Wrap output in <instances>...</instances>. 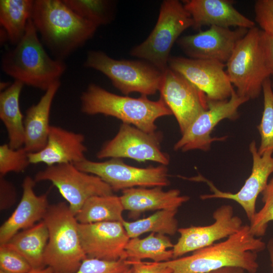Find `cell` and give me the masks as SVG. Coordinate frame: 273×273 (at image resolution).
I'll use <instances>...</instances> for the list:
<instances>
[{"mask_svg":"<svg viewBox=\"0 0 273 273\" xmlns=\"http://www.w3.org/2000/svg\"><path fill=\"white\" fill-rule=\"evenodd\" d=\"M27 273H54L53 269L49 266L42 268H32Z\"/></svg>","mask_w":273,"mask_h":273,"instance_id":"b9f144b4","label":"cell"},{"mask_svg":"<svg viewBox=\"0 0 273 273\" xmlns=\"http://www.w3.org/2000/svg\"><path fill=\"white\" fill-rule=\"evenodd\" d=\"M16 200V192L14 185L0 175V207L1 210L12 206Z\"/></svg>","mask_w":273,"mask_h":273,"instance_id":"74e56055","label":"cell"},{"mask_svg":"<svg viewBox=\"0 0 273 273\" xmlns=\"http://www.w3.org/2000/svg\"><path fill=\"white\" fill-rule=\"evenodd\" d=\"M248 30L212 26L197 33L180 37L176 42L190 58L216 60L225 64Z\"/></svg>","mask_w":273,"mask_h":273,"instance_id":"e0dca14e","label":"cell"},{"mask_svg":"<svg viewBox=\"0 0 273 273\" xmlns=\"http://www.w3.org/2000/svg\"><path fill=\"white\" fill-rule=\"evenodd\" d=\"M11 84H10L9 82H1V83H0L1 91L3 92V91L5 90L8 87H9Z\"/></svg>","mask_w":273,"mask_h":273,"instance_id":"7bdbcfd3","label":"cell"},{"mask_svg":"<svg viewBox=\"0 0 273 273\" xmlns=\"http://www.w3.org/2000/svg\"><path fill=\"white\" fill-rule=\"evenodd\" d=\"M161 131H144L133 125L122 123L112 139L106 142L97 153L99 159L127 158L138 162L153 161L167 166L169 155L161 150Z\"/></svg>","mask_w":273,"mask_h":273,"instance_id":"8fae6325","label":"cell"},{"mask_svg":"<svg viewBox=\"0 0 273 273\" xmlns=\"http://www.w3.org/2000/svg\"><path fill=\"white\" fill-rule=\"evenodd\" d=\"M173 246L167 236L154 233L143 239L131 238L125 248L126 259L142 261L150 259L156 262L169 261L173 259L172 250L169 249Z\"/></svg>","mask_w":273,"mask_h":273,"instance_id":"484cf974","label":"cell"},{"mask_svg":"<svg viewBox=\"0 0 273 273\" xmlns=\"http://www.w3.org/2000/svg\"><path fill=\"white\" fill-rule=\"evenodd\" d=\"M248 100L238 95L236 90L223 101L207 100L208 109L200 114L174 144L173 149L183 152L199 150L207 151L212 143L222 141L226 137L213 138L211 133L221 121L238 118V109Z\"/></svg>","mask_w":273,"mask_h":273,"instance_id":"7c38bea8","label":"cell"},{"mask_svg":"<svg viewBox=\"0 0 273 273\" xmlns=\"http://www.w3.org/2000/svg\"><path fill=\"white\" fill-rule=\"evenodd\" d=\"M261 41L267 69L273 77V37L261 30Z\"/></svg>","mask_w":273,"mask_h":273,"instance_id":"f35d334b","label":"cell"},{"mask_svg":"<svg viewBox=\"0 0 273 273\" xmlns=\"http://www.w3.org/2000/svg\"><path fill=\"white\" fill-rule=\"evenodd\" d=\"M1 68L15 80L46 91L60 81L67 66L48 54L30 18L20 41L2 55Z\"/></svg>","mask_w":273,"mask_h":273,"instance_id":"3957f363","label":"cell"},{"mask_svg":"<svg viewBox=\"0 0 273 273\" xmlns=\"http://www.w3.org/2000/svg\"><path fill=\"white\" fill-rule=\"evenodd\" d=\"M266 248L267 249L270 265L271 268V273H273V237L271 238L266 244Z\"/></svg>","mask_w":273,"mask_h":273,"instance_id":"60d3db41","label":"cell"},{"mask_svg":"<svg viewBox=\"0 0 273 273\" xmlns=\"http://www.w3.org/2000/svg\"><path fill=\"white\" fill-rule=\"evenodd\" d=\"M49 236L48 228L42 220L19 232L6 244L21 254L32 268H42L45 266L43 258Z\"/></svg>","mask_w":273,"mask_h":273,"instance_id":"d4e9b609","label":"cell"},{"mask_svg":"<svg viewBox=\"0 0 273 273\" xmlns=\"http://www.w3.org/2000/svg\"><path fill=\"white\" fill-rule=\"evenodd\" d=\"M271 87H272V90H273V77H272V80H271Z\"/></svg>","mask_w":273,"mask_h":273,"instance_id":"bcb514c9","label":"cell"},{"mask_svg":"<svg viewBox=\"0 0 273 273\" xmlns=\"http://www.w3.org/2000/svg\"><path fill=\"white\" fill-rule=\"evenodd\" d=\"M124 210L120 196L113 195L95 196L88 198L75 215L79 223L106 221L122 222Z\"/></svg>","mask_w":273,"mask_h":273,"instance_id":"4316f807","label":"cell"},{"mask_svg":"<svg viewBox=\"0 0 273 273\" xmlns=\"http://www.w3.org/2000/svg\"><path fill=\"white\" fill-rule=\"evenodd\" d=\"M33 3L34 0L0 1V24L11 44L16 45L24 36Z\"/></svg>","mask_w":273,"mask_h":273,"instance_id":"83f0119b","label":"cell"},{"mask_svg":"<svg viewBox=\"0 0 273 273\" xmlns=\"http://www.w3.org/2000/svg\"><path fill=\"white\" fill-rule=\"evenodd\" d=\"M159 91L160 98L174 116L181 134L208 109L205 94L169 67L163 72Z\"/></svg>","mask_w":273,"mask_h":273,"instance_id":"4fadbf2b","label":"cell"},{"mask_svg":"<svg viewBox=\"0 0 273 273\" xmlns=\"http://www.w3.org/2000/svg\"><path fill=\"white\" fill-rule=\"evenodd\" d=\"M31 19L55 59L64 61L94 35L97 27L63 0H34Z\"/></svg>","mask_w":273,"mask_h":273,"instance_id":"7a4b0ae2","label":"cell"},{"mask_svg":"<svg viewBox=\"0 0 273 273\" xmlns=\"http://www.w3.org/2000/svg\"><path fill=\"white\" fill-rule=\"evenodd\" d=\"M255 21L261 30L273 37V0H258L254 5Z\"/></svg>","mask_w":273,"mask_h":273,"instance_id":"d590c367","label":"cell"},{"mask_svg":"<svg viewBox=\"0 0 273 273\" xmlns=\"http://www.w3.org/2000/svg\"><path fill=\"white\" fill-rule=\"evenodd\" d=\"M83 66L104 74L125 95L132 93L154 95L159 90L163 75L147 62L116 60L101 51H88Z\"/></svg>","mask_w":273,"mask_h":273,"instance_id":"ba28073f","label":"cell"},{"mask_svg":"<svg viewBox=\"0 0 273 273\" xmlns=\"http://www.w3.org/2000/svg\"><path fill=\"white\" fill-rule=\"evenodd\" d=\"M0 268L8 273H27L32 269L28 262L7 244L0 245Z\"/></svg>","mask_w":273,"mask_h":273,"instance_id":"e575fe53","label":"cell"},{"mask_svg":"<svg viewBox=\"0 0 273 273\" xmlns=\"http://www.w3.org/2000/svg\"><path fill=\"white\" fill-rule=\"evenodd\" d=\"M77 15L97 27L108 24L114 18L115 3L108 0H63Z\"/></svg>","mask_w":273,"mask_h":273,"instance_id":"f546056e","label":"cell"},{"mask_svg":"<svg viewBox=\"0 0 273 273\" xmlns=\"http://www.w3.org/2000/svg\"><path fill=\"white\" fill-rule=\"evenodd\" d=\"M262 92L263 95V110L257 129L260 136L258 148L259 155L266 152L273 153V90L269 78L263 82Z\"/></svg>","mask_w":273,"mask_h":273,"instance_id":"4dcf8cb0","label":"cell"},{"mask_svg":"<svg viewBox=\"0 0 273 273\" xmlns=\"http://www.w3.org/2000/svg\"><path fill=\"white\" fill-rule=\"evenodd\" d=\"M176 209L158 210L153 214L134 221L124 220L122 223L130 239L151 232L162 235H174L177 232Z\"/></svg>","mask_w":273,"mask_h":273,"instance_id":"f1b7e54d","label":"cell"},{"mask_svg":"<svg viewBox=\"0 0 273 273\" xmlns=\"http://www.w3.org/2000/svg\"><path fill=\"white\" fill-rule=\"evenodd\" d=\"M245 270L240 267L230 266L220 268L209 273H245Z\"/></svg>","mask_w":273,"mask_h":273,"instance_id":"ab89813d","label":"cell"},{"mask_svg":"<svg viewBox=\"0 0 273 273\" xmlns=\"http://www.w3.org/2000/svg\"><path fill=\"white\" fill-rule=\"evenodd\" d=\"M193 25V19L183 3L164 0L152 32L145 40L131 49L130 54L144 59L164 72L168 68L169 54L173 44L184 31Z\"/></svg>","mask_w":273,"mask_h":273,"instance_id":"8992f818","label":"cell"},{"mask_svg":"<svg viewBox=\"0 0 273 273\" xmlns=\"http://www.w3.org/2000/svg\"><path fill=\"white\" fill-rule=\"evenodd\" d=\"M162 188L135 187L122 191L120 198L124 210L128 211L131 217H136L148 211L178 210L190 199L178 189L165 191Z\"/></svg>","mask_w":273,"mask_h":273,"instance_id":"7402d4cb","label":"cell"},{"mask_svg":"<svg viewBox=\"0 0 273 273\" xmlns=\"http://www.w3.org/2000/svg\"><path fill=\"white\" fill-rule=\"evenodd\" d=\"M24 85L17 80L0 94V119L8 134L9 145L13 149L23 147L25 143L24 116L19 103Z\"/></svg>","mask_w":273,"mask_h":273,"instance_id":"cb8c5ba5","label":"cell"},{"mask_svg":"<svg viewBox=\"0 0 273 273\" xmlns=\"http://www.w3.org/2000/svg\"><path fill=\"white\" fill-rule=\"evenodd\" d=\"M265 248L266 244L251 233L249 225L245 224L223 241L190 255L160 263L170 268L172 273H209L230 266L256 273L259 267L258 253Z\"/></svg>","mask_w":273,"mask_h":273,"instance_id":"6da1fadb","label":"cell"},{"mask_svg":"<svg viewBox=\"0 0 273 273\" xmlns=\"http://www.w3.org/2000/svg\"><path fill=\"white\" fill-rule=\"evenodd\" d=\"M61 85L60 81L53 84L36 104L29 107L24 118V148L30 153L43 149L46 145L49 130L50 116L53 100Z\"/></svg>","mask_w":273,"mask_h":273,"instance_id":"603a6c76","label":"cell"},{"mask_svg":"<svg viewBox=\"0 0 273 273\" xmlns=\"http://www.w3.org/2000/svg\"><path fill=\"white\" fill-rule=\"evenodd\" d=\"M214 222L206 226H191L178 229L179 237L172 250L173 259L189 252L208 247L239 231L244 224L241 218L234 214L233 207L222 205L213 213Z\"/></svg>","mask_w":273,"mask_h":273,"instance_id":"2e32d148","label":"cell"},{"mask_svg":"<svg viewBox=\"0 0 273 273\" xmlns=\"http://www.w3.org/2000/svg\"><path fill=\"white\" fill-rule=\"evenodd\" d=\"M183 4L193 19L192 27L196 29L204 26L247 29L255 26L253 21L234 7L233 1L188 0Z\"/></svg>","mask_w":273,"mask_h":273,"instance_id":"44dd1931","label":"cell"},{"mask_svg":"<svg viewBox=\"0 0 273 273\" xmlns=\"http://www.w3.org/2000/svg\"><path fill=\"white\" fill-rule=\"evenodd\" d=\"M123 273H133V271H132V269L131 267L128 269H127V270H126L125 271H124Z\"/></svg>","mask_w":273,"mask_h":273,"instance_id":"ee69618b","label":"cell"},{"mask_svg":"<svg viewBox=\"0 0 273 273\" xmlns=\"http://www.w3.org/2000/svg\"><path fill=\"white\" fill-rule=\"evenodd\" d=\"M34 179L36 182H52L68 202L75 216L88 198L113 194L110 186L101 178L79 170L72 163L47 166L37 172Z\"/></svg>","mask_w":273,"mask_h":273,"instance_id":"9c48e42d","label":"cell"},{"mask_svg":"<svg viewBox=\"0 0 273 273\" xmlns=\"http://www.w3.org/2000/svg\"><path fill=\"white\" fill-rule=\"evenodd\" d=\"M36 181L27 176L22 184V195L20 201L11 215L0 228V245L7 243L20 230L30 228L42 219L48 208L49 191L37 196L34 187Z\"/></svg>","mask_w":273,"mask_h":273,"instance_id":"ffe728a7","label":"cell"},{"mask_svg":"<svg viewBox=\"0 0 273 273\" xmlns=\"http://www.w3.org/2000/svg\"><path fill=\"white\" fill-rule=\"evenodd\" d=\"M261 194L263 205L256 211L249 224L251 233L258 238L265 234L269 222L273 221V177Z\"/></svg>","mask_w":273,"mask_h":273,"instance_id":"1f68e13d","label":"cell"},{"mask_svg":"<svg viewBox=\"0 0 273 273\" xmlns=\"http://www.w3.org/2000/svg\"><path fill=\"white\" fill-rule=\"evenodd\" d=\"M168 66L204 93L208 100H228L235 90L224 70L225 64L219 61L171 57Z\"/></svg>","mask_w":273,"mask_h":273,"instance_id":"5bb4252c","label":"cell"},{"mask_svg":"<svg viewBox=\"0 0 273 273\" xmlns=\"http://www.w3.org/2000/svg\"><path fill=\"white\" fill-rule=\"evenodd\" d=\"M131 266L133 273H172V270L160 262H144L126 259Z\"/></svg>","mask_w":273,"mask_h":273,"instance_id":"8d00e7d4","label":"cell"},{"mask_svg":"<svg viewBox=\"0 0 273 273\" xmlns=\"http://www.w3.org/2000/svg\"><path fill=\"white\" fill-rule=\"evenodd\" d=\"M29 153L24 147L11 148L8 144L0 146V175L5 176L11 172H23L30 164Z\"/></svg>","mask_w":273,"mask_h":273,"instance_id":"d6a6232c","label":"cell"},{"mask_svg":"<svg viewBox=\"0 0 273 273\" xmlns=\"http://www.w3.org/2000/svg\"><path fill=\"white\" fill-rule=\"evenodd\" d=\"M81 111L86 115L103 114L120 120L144 131L154 132L156 121L172 114L162 99L156 101L142 95L138 98L112 93L90 83L80 97Z\"/></svg>","mask_w":273,"mask_h":273,"instance_id":"277c9868","label":"cell"},{"mask_svg":"<svg viewBox=\"0 0 273 273\" xmlns=\"http://www.w3.org/2000/svg\"><path fill=\"white\" fill-rule=\"evenodd\" d=\"M0 273H8V272L0 269Z\"/></svg>","mask_w":273,"mask_h":273,"instance_id":"f6af8a7d","label":"cell"},{"mask_svg":"<svg viewBox=\"0 0 273 273\" xmlns=\"http://www.w3.org/2000/svg\"><path fill=\"white\" fill-rule=\"evenodd\" d=\"M84 135L51 125L48 140L41 150L28 154L30 164L42 163L47 166L63 163L73 164L85 159L87 149Z\"/></svg>","mask_w":273,"mask_h":273,"instance_id":"d6986e66","label":"cell"},{"mask_svg":"<svg viewBox=\"0 0 273 273\" xmlns=\"http://www.w3.org/2000/svg\"><path fill=\"white\" fill-rule=\"evenodd\" d=\"M78 228L87 258L110 261L126 259L125 248L130 238L122 222L79 223Z\"/></svg>","mask_w":273,"mask_h":273,"instance_id":"ac0fdd59","label":"cell"},{"mask_svg":"<svg viewBox=\"0 0 273 273\" xmlns=\"http://www.w3.org/2000/svg\"><path fill=\"white\" fill-rule=\"evenodd\" d=\"M249 150L252 158L251 172L243 187L237 193L221 191L211 181L201 176L192 178L204 181L210 188L212 193L201 195V199L219 198L234 201L242 207L250 221L256 212L257 198L266 187L268 178L273 173V153L267 151L262 155H259L255 141L250 143Z\"/></svg>","mask_w":273,"mask_h":273,"instance_id":"9a60e30c","label":"cell"},{"mask_svg":"<svg viewBox=\"0 0 273 273\" xmlns=\"http://www.w3.org/2000/svg\"><path fill=\"white\" fill-rule=\"evenodd\" d=\"M261 30L248 29L225 63L226 72L237 94L249 100L258 97L264 81L270 76L261 41Z\"/></svg>","mask_w":273,"mask_h":273,"instance_id":"52a82bcc","label":"cell"},{"mask_svg":"<svg viewBox=\"0 0 273 273\" xmlns=\"http://www.w3.org/2000/svg\"><path fill=\"white\" fill-rule=\"evenodd\" d=\"M79 170L95 175L110 186L113 192L131 188L164 187L169 185L166 166L146 168L129 165L120 158L96 162L87 159L74 164Z\"/></svg>","mask_w":273,"mask_h":273,"instance_id":"30bf717a","label":"cell"},{"mask_svg":"<svg viewBox=\"0 0 273 273\" xmlns=\"http://www.w3.org/2000/svg\"><path fill=\"white\" fill-rule=\"evenodd\" d=\"M130 267L126 259L110 261L86 258L72 273H123Z\"/></svg>","mask_w":273,"mask_h":273,"instance_id":"836d02e7","label":"cell"},{"mask_svg":"<svg viewBox=\"0 0 273 273\" xmlns=\"http://www.w3.org/2000/svg\"><path fill=\"white\" fill-rule=\"evenodd\" d=\"M49 232L43 258L54 273L76 271L87 258L81 246L78 224L66 202L49 205L42 219Z\"/></svg>","mask_w":273,"mask_h":273,"instance_id":"5b68a950","label":"cell"}]
</instances>
